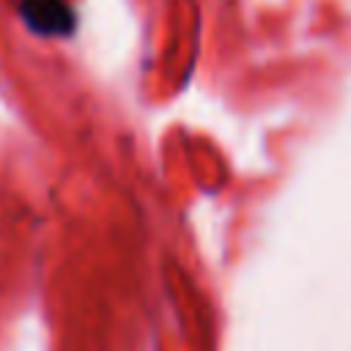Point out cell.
Segmentation results:
<instances>
[{"mask_svg":"<svg viewBox=\"0 0 351 351\" xmlns=\"http://www.w3.org/2000/svg\"><path fill=\"white\" fill-rule=\"evenodd\" d=\"M25 19L44 36L66 33L71 14L63 0H25Z\"/></svg>","mask_w":351,"mask_h":351,"instance_id":"obj_1","label":"cell"}]
</instances>
